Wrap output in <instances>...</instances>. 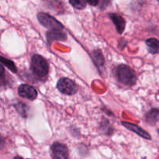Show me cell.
I'll use <instances>...</instances> for the list:
<instances>
[{
    "instance_id": "obj_1",
    "label": "cell",
    "mask_w": 159,
    "mask_h": 159,
    "mask_svg": "<svg viewBox=\"0 0 159 159\" xmlns=\"http://www.w3.org/2000/svg\"><path fill=\"white\" fill-rule=\"evenodd\" d=\"M116 77L117 80L127 86H132L136 83L137 77L134 71L126 65H120L116 68Z\"/></svg>"
},
{
    "instance_id": "obj_2",
    "label": "cell",
    "mask_w": 159,
    "mask_h": 159,
    "mask_svg": "<svg viewBox=\"0 0 159 159\" xmlns=\"http://www.w3.org/2000/svg\"><path fill=\"white\" fill-rule=\"evenodd\" d=\"M31 69L39 78L46 77L49 72V65L47 61L39 54H34L31 59Z\"/></svg>"
},
{
    "instance_id": "obj_3",
    "label": "cell",
    "mask_w": 159,
    "mask_h": 159,
    "mask_svg": "<svg viewBox=\"0 0 159 159\" xmlns=\"http://www.w3.org/2000/svg\"><path fill=\"white\" fill-rule=\"evenodd\" d=\"M37 20L41 25L48 30H62L64 26L52 16L44 12L37 14Z\"/></svg>"
},
{
    "instance_id": "obj_4",
    "label": "cell",
    "mask_w": 159,
    "mask_h": 159,
    "mask_svg": "<svg viewBox=\"0 0 159 159\" xmlns=\"http://www.w3.org/2000/svg\"><path fill=\"white\" fill-rule=\"evenodd\" d=\"M57 89L61 93L71 96L77 93L78 86L74 81L68 78H62L57 82Z\"/></svg>"
},
{
    "instance_id": "obj_5",
    "label": "cell",
    "mask_w": 159,
    "mask_h": 159,
    "mask_svg": "<svg viewBox=\"0 0 159 159\" xmlns=\"http://www.w3.org/2000/svg\"><path fill=\"white\" fill-rule=\"evenodd\" d=\"M51 154L53 159H68V150L66 145L55 142L51 146Z\"/></svg>"
},
{
    "instance_id": "obj_6",
    "label": "cell",
    "mask_w": 159,
    "mask_h": 159,
    "mask_svg": "<svg viewBox=\"0 0 159 159\" xmlns=\"http://www.w3.org/2000/svg\"><path fill=\"white\" fill-rule=\"evenodd\" d=\"M19 96L29 100H34L37 97V92L34 87L27 84L20 85L18 88Z\"/></svg>"
},
{
    "instance_id": "obj_7",
    "label": "cell",
    "mask_w": 159,
    "mask_h": 159,
    "mask_svg": "<svg viewBox=\"0 0 159 159\" xmlns=\"http://www.w3.org/2000/svg\"><path fill=\"white\" fill-rule=\"evenodd\" d=\"M121 124H122V125L124 126V127H125L126 128L128 129L129 130H130V131L134 132V133H135L136 134H138V136L141 137V138L147 140L152 139L151 135L149 134L147 131H145L144 129H142L141 127H139V126L128 122H122Z\"/></svg>"
},
{
    "instance_id": "obj_8",
    "label": "cell",
    "mask_w": 159,
    "mask_h": 159,
    "mask_svg": "<svg viewBox=\"0 0 159 159\" xmlns=\"http://www.w3.org/2000/svg\"><path fill=\"white\" fill-rule=\"evenodd\" d=\"M47 39L49 43H51L54 40H65L67 39L66 34L62 30H49L47 33Z\"/></svg>"
},
{
    "instance_id": "obj_9",
    "label": "cell",
    "mask_w": 159,
    "mask_h": 159,
    "mask_svg": "<svg viewBox=\"0 0 159 159\" xmlns=\"http://www.w3.org/2000/svg\"><path fill=\"white\" fill-rule=\"evenodd\" d=\"M110 19H111L112 21H113V23H114L117 32L119 33L120 34H122L123 33H124V30H125V20H124L121 16L118 15V14L116 13H110Z\"/></svg>"
},
{
    "instance_id": "obj_10",
    "label": "cell",
    "mask_w": 159,
    "mask_h": 159,
    "mask_svg": "<svg viewBox=\"0 0 159 159\" xmlns=\"http://www.w3.org/2000/svg\"><path fill=\"white\" fill-rule=\"evenodd\" d=\"M159 111L158 109H152L148 113H147L145 116V120L149 124L153 125L158 123V121Z\"/></svg>"
},
{
    "instance_id": "obj_11",
    "label": "cell",
    "mask_w": 159,
    "mask_h": 159,
    "mask_svg": "<svg viewBox=\"0 0 159 159\" xmlns=\"http://www.w3.org/2000/svg\"><path fill=\"white\" fill-rule=\"evenodd\" d=\"M146 45L148 48L149 52L153 54H156L158 53L159 42L156 38H149L145 41Z\"/></svg>"
},
{
    "instance_id": "obj_12",
    "label": "cell",
    "mask_w": 159,
    "mask_h": 159,
    "mask_svg": "<svg viewBox=\"0 0 159 159\" xmlns=\"http://www.w3.org/2000/svg\"><path fill=\"white\" fill-rule=\"evenodd\" d=\"M0 62H1L2 64H3L6 67H7L8 69H9L13 73L17 72L16 67L15 64H14V62L12 61L9 60V59L5 58V57H1V56H0Z\"/></svg>"
},
{
    "instance_id": "obj_13",
    "label": "cell",
    "mask_w": 159,
    "mask_h": 159,
    "mask_svg": "<svg viewBox=\"0 0 159 159\" xmlns=\"http://www.w3.org/2000/svg\"><path fill=\"white\" fill-rule=\"evenodd\" d=\"M93 57H94L95 62L96 64V66L99 68V69H100V68H102L104 65V58L102 57V54L99 51H95L93 52Z\"/></svg>"
},
{
    "instance_id": "obj_14",
    "label": "cell",
    "mask_w": 159,
    "mask_h": 159,
    "mask_svg": "<svg viewBox=\"0 0 159 159\" xmlns=\"http://www.w3.org/2000/svg\"><path fill=\"white\" fill-rule=\"evenodd\" d=\"M69 2L73 7L77 9H83L86 6L85 0H69Z\"/></svg>"
},
{
    "instance_id": "obj_15",
    "label": "cell",
    "mask_w": 159,
    "mask_h": 159,
    "mask_svg": "<svg viewBox=\"0 0 159 159\" xmlns=\"http://www.w3.org/2000/svg\"><path fill=\"white\" fill-rule=\"evenodd\" d=\"M85 1H86L89 4L91 5V6H96L98 5V3H99V0H85Z\"/></svg>"
},
{
    "instance_id": "obj_16",
    "label": "cell",
    "mask_w": 159,
    "mask_h": 159,
    "mask_svg": "<svg viewBox=\"0 0 159 159\" xmlns=\"http://www.w3.org/2000/svg\"><path fill=\"white\" fill-rule=\"evenodd\" d=\"M4 75H5V69L2 65H0V80L3 79L4 78Z\"/></svg>"
},
{
    "instance_id": "obj_17",
    "label": "cell",
    "mask_w": 159,
    "mask_h": 159,
    "mask_svg": "<svg viewBox=\"0 0 159 159\" xmlns=\"http://www.w3.org/2000/svg\"><path fill=\"white\" fill-rule=\"evenodd\" d=\"M5 144H6V142H5L4 138H3V137L0 134V149H2L4 148Z\"/></svg>"
},
{
    "instance_id": "obj_18",
    "label": "cell",
    "mask_w": 159,
    "mask_h": 159,
    "mask_svg": "<svg viewBox=\"0 0 159 159\" xmlns=\"http://www.w3.org/2000/svg\"><path fill=\"white\" fill-rule=\"evenodd\" d=\"M13 159H23V158L20 156H16V157H14Z\"/></svg>"
}]
</instances>
